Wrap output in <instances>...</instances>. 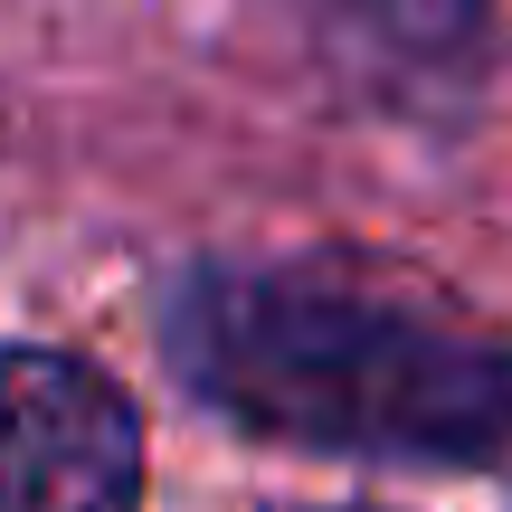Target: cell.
<instances>
[{"label": "cell", "instance_id": "cell-2", "mask_svg": "<svg viewBox=\"0 0 512 512\" xmlns=\"http://www.w3.org/2000/svg\"><path fill=\"white\" fill-rule=\"evenodd\" d=\"M143 418L76 351H0V512H133Z\"/></svg>", "mask_w": 512, "mask_h": 512}, {"label": "cell", "instance_id": "cell-1", "mask_svg": "<svg viewBox=\"0 0 512 512\" xmlns=\"http://www.w3.org/2000/svg\"><path fill=\"white\" fill-rule=\"evenodd\" d=\"M190 380L247 427L351 456L475 465L512 446V351L304 275H200L171 313Z\"/></svg>", "mask_w": 512, "mask_h": 512}]
</instances>
